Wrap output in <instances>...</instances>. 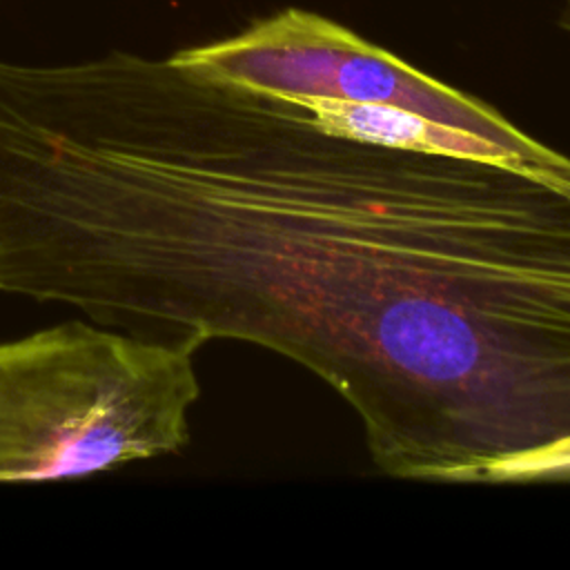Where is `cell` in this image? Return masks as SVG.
Instances as JSON below:
<instances>
[{"label": "cell", "mask_w": 570, "mask_h": 570, "mask_svg": "<svg viewBox=\"0 0 570 570\" xmlns=\"http://www.w3.org/2000/svg\"><path fill=\"white\" fill-rule=\"evenodd\" d=\"M548 178H552L559 187H563L568 194H570V174H561V176H548Z\"/></svg>", "instance_id": "6"}, {"label": "cell", "mask_w": 570, "mask_h": 570, "mask_svg": "<svg viewBox=\"0 0 570 570\" xmlns=\"http://www.w3.org/2000/svg\"><path fill=\"white\" fill-rule=\"evenodd\" d=\"M191 343L85 321L0 341V483L76 479L183 450Z\"/></svg>", "instance_id": "2"}, {"label": "cell", "mask_w": 570, "mask_h": 570, "mask_svg": "<svg viewBox=\"0 0 570 570\" xmlns=\"http://www.w3.org/2000/svg\"><path fill=\"white\" fill-rule=\"evenodd\" d=\"M0 294L301 363L401 479L492 483L570 439V194L361 138L176 56L0 89Z\"/></svg>", "instance_id": "1"}, {"label": "cell", "mask_w": 570, "mask_h": 570, "mask_svg": "<svg viewBox=\"0 0 570 570\" xmlns=\"http://www.w3.org/2000/svg\"><path fill=\"white\" fill-rule=\"evenodd\" d=\"M523 481H570V439L514 459L492 474V483Z\"/></svg>", "instance_id": "4"}, {"label": "cell", "mask_w": 570, "mask_h": 570, "mask_svg": "<svg viewBox=\"0 0 570 570\" xmlns=\"http://www.w3.org/2000/svg\"><path fill=\"white\" fill-rule=\"evenodd\" d=\"M212 76L278 96L334 98L407 109L465 134L510 165L570 174V158L521 131L483 100L412 67L323 16L285 9L245 31L174 53Z\"/></svg>", "instance_id": "3"}, {"label": "cell", "mask_w": 570, "mask_h": 570, "mask_svg": "<svg viewBox=\"0 0 570 570\" xmlns=\"http://www.w3.org/2000/svg\"><path fill=\"white\" fill-rule=\"evenodd\" d=\"M561 27L570 31V0H561Z\"/></svg>", "instance_id": "5"}]
</instances>
